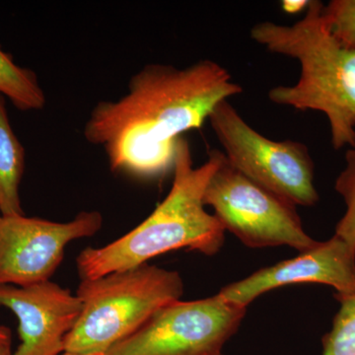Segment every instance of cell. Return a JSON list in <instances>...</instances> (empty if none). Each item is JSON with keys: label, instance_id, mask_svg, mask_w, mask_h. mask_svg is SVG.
I'll return each instance as SVG.
<instances>
[{"label": "cell", "instance_id": "5", "mask_svg": "<svg viewBox=\"0 0 355 355\" xmlns=\"http://www.w3.org/2000/svg\"><path fill=\"white\" fill-rule=\"evenodd\" d=\"M209 121L224 155L238 171L292 205H316L314 162L305 144L263 137L243 120L228 100L217 105Z\"/></svg>", "mask_w": 355, "mask_h": 355}, {"label": "cell", "instance_id": "19", "mask_svg": "<svg viewBox=\"0 0 355 355\" xmlns=\"http://www.w3.org/2000/svg\"><path fill=\"white\" fill-rule=\"evenodd\" d=\"M60 355H107V354H104V352H91V354H77V352H62V354Z\"/></svg>", "mask_w": 355, "mask_h": 355}, {"label": "cell", "instance_id": "18", "mask_svg": "<svg viewBox=\"0 0 355 355\" xmlns=\"http://www.w3.org/2000/svg\"><path fill=\"white\" fill-rule=\"evenodd\" d=\"M0 340H11V331L6 327L0 326Z\"/></svg>", "mask_w": 355, "mask_h": 355}, {"label": "cell", "instance_id": "9", "mask_svg": "<svg viewBox=\"0 0 355 355\" xmlns=\"http://www.w3.org/2000/svg\"><path fill=\"white\" fill-rule=\"evenodd\" d=\"M295 284H322L336 295H355V252L335 235L291 260L261 268L241 282L222 288L219 295L246 308L266 291Z\"/></svg>", "mask_w": 355, "mask_h": 355}, {"label": "cell", "instance_id": "14", "mask_svg": "<svg viewBox=\"0 0 355 355\" xmlns=\"http://www.w3.org/2000/svg\"><path fill=\"white\" fill-rule=\"evenodd\" d=\"M345 168L336 181V190L345 200L347 210L338 222L336 234L355 252V148L345 154Z\"/></svg>", "mask_w": 355, "mask_h": 355}, {"label": "cell", "instance_id": "4", "mask_svg": "<svg viewBox=\"0 0 355 355\" xmlns=\"http://www.w3.org/2000/svg\"><path fill=\"white\" fill-rule=\"evenodd\" d=\"M184 284L177 272L144 263L81 280L76 296L80 316L64 340V352L107 354L139 330L163 306L180 300Z\"/></svg>", "mask_w": 355, "mask_h": 355}, {"label": "cell", "instance_id": "1", "mask_svg": "<svg viewBox=\"0 0 355 355\" xmlns=\"http://www.w3.org/2000/svg\"><path fill=\"white\" fill-rule=\"evenodd\" d=\"M242 92L214 60L184 69L148 64L130 78L127 94L96 105L84 137L104 148L112 171L160 178L173 170L182 135L202 127L219 103Z\"/></svg>", "mask_w": 355, "mask_h": 355}, {"label": "cell", "instance_id": "6", "mask_svg": "<svg viewBox=\"0 0 355 355\" xmlns=\"http://www.w3.org/2000/svg\"><path fill=\"white\" fill-rule=\"evenodd\" d=\"M203 202L214 209L224 230L248 247L287 245L301 253L318 243L303 229L296 205L238 171L224 153L205 189Z\"/></svg>", "mask_w": 355, "mask_h": 355}, {"label": "cell", "instance_id": "13", "mask_svg": "<svg viewBox=\"0 0 355 355\" xmlns=\"http://www.w3.org/2000/svg\"><path fill=\"white\" fill-rule=\"evenodd\" d=\"M335 296L340 307L324 336L322 355H355V295Z\"/></svg>", "mask_w": 355, "mask_h": 355}, {"label": "cell", "instance_id": "11", "mask_svg": "<svg viewBox=\"0 0 355 355\" xmlns=\"http://www.w3.org/2000/svg\"><path fill=\"white\" fill-rule=\"evenodd\" d=\"M25 170L24 147L16 137L0 94V214L23 216L19 187Z\"/></svg>", "mask_w": 355, "mask_h": 355}, {"label": "cell", "instance_id": "8", "mask_svg": "<svg viewBox=\"0 0 355 355\" xmlns=\"http://www.w3.org/2000/svg\"><path fill=\"white\" fill-rule=\"evenodd\" d=\"M99 211H83L60 223L0 214V286H29L49 282L73 240L95 235L102 227Z\"/></svg>", "mask_w": 355, "mask_h": 355}, {"label": "cell", "instance_id": "16", "mask_svg": "<svg viewBox=\"0 0 355 355\" xmlns=\"http://www.w3.org/2000/svg\"><path fill=\"white\" fill-rule=\"evenodd\" d=\"M310 0H284L282 2V10L288 14H296L305 11Z\"/></svg>", "mask_w": 355, "mask_h": 355}, {"label": "cell", "instance_id": "3", "mask_svg": "<svg viewBox=\"0 0 355 355\" xmlns=\"http://www.w3.org/2000/svg\"><path fill=\"white\" fill-rule=\"evenodd\" d=\"M323 7L321 1L311 0L304 17L295 24L259 23L252 28L251 38L270 53L300 62L298 83L270 89V101L322 112L330 123L334 148H355V51L331 37Z\"/></svg>", "mask_w": 355, "mask_h": 355}, {"label": "cell", "instance_id": "12", "mask_svg": "<svg viewBox=\"0 0 355 355\" xmlns=\"http://www.w3.org/2000/svg\"><path fill=\"white\" fill-rule=\"evenodd\" d=\"M0 94L8 98L21 111H38L44 108L46 102L35 72L16 64L12 58L1 49Z\"/></svg>", "mask_w": 355, "mask_h": 355}, {"label": "cell", "instance_id": "10", "mask_svg": "<svg viewBox=\"0 0 355 355\" xmlns=\"http://www.w3.org/2000/svg\"><path fill=\"white\" fill-rule=\"evenodd\" d=\"M0 307L12 311L19 321L21 343L12 355H60L83 303L49 280L29 286H0Z\"/></svg>", "mask_w": 355, "mask_h": 355}, {"label": "cell", "instance_id": "15", "mask_svg": "<svg viewBox=\"0 0 355 355\" xmlns=\"http://www.w3.org/2000/svg\"><path fill=\"white\" fill-rule=\"evenodd\" d=\"M322 14L331 37L343 48L355 51V0H331Z\"/></svg>", "mask_w": 355, "mask_h": 355}, {"label": "cell", "instance_id": "7", "mask_svg": "<svg viewBox=\"0 0 355 355\" xmlns=\"http://www.w3.org/2000/svg\"><path fill=\"white\" fill-rule=\"evenodd\" d=\"M245 314L246 308L219 294L200 300L173 301L107 355H219Z\"/></svg>", "mask_w": 355, "mask_h": 355}, {"label": "cell", "instance_id": "20", "mask_svg": "<svg viewBox=\"0 0 355 355\" xmlns=\"http://www.w3.org/2000/svg\"><path fill=\"white\" fill-rule=\"evenodd\" d=\"M219 355H223V354H219Z\"/></svg>", "mask_w": 355, "mask_h": 355}, {"label": "cell", "instance_id": "2", "mask_svg": "<svg viewBox=\"0 0 355 355\" xmlns=\"http://www.w3.org/2000/svg\"><path fill=\"white\" fill-rule=\"evenodd\" d=\"M223 153L209 151V159L193 167L188 140L180 137L175 153L171 190L153 214L120 239L102 248H86L76 259L81 280L137 268L159 254L180 249L212 256L221 249L225 230L205 209L203 196Z\"/></svg>", "mask_w": 355, "mask_h": 355}, {"label": "cell", "instance_id": "17", "mask_svg": "<svg viewBox=\"0 0 355 355\" xmlns=\"http://www.w3.org/2000/svg\"><path fill=\"white\" fill-rule=\"evenodd\" d=\"M11 340H0V355H12Z\"/></svg>", "mask_w": 355, "mask_h": 355}]
</instances>
